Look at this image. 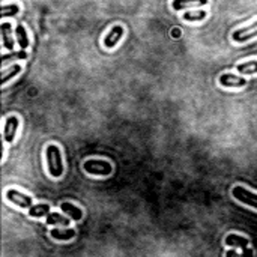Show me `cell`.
I'll return each mask as SVG.
<instances>
[{
	"mask_svg": "<svg viewBox=\"0 0 257 257\" xmlns=\"http://www.w3.org/2000/svg\"><path fill=\"white\" fill-rule=\"evenodd\" d=\"M47 164H48V171L53 178H60L63 173V163H62V155L60 149L56 145H50L47 147Z\"/></svg>",
	"mask_w": 257,
	"mask_h": 257,
	"instance_id": "1",
	"label": "cell"
},
{
	"mask_svg": "<svg viewBox=\"0 0 257 257\" xmlns=\"http://www.w3.org/2000/svg\"><path fill=\"white\" fill-rule=\"evenodd\" d=\"M84 170L91 175H96V176H109L111 173V164L102 160H88L83 164Z\"/></svg>",
	"mask_w": 257,
	"mask_h": 257,
	"instance_id": "2",
	"label": "cell"
},
{
	"mask_svg": "<svg viewBox=\"0 0 257 257\" xmlns=\"http://www.w3.org/2000/svg\"><path fill=\"white\" fill-rule=\"evenodd\" d=\"M232 193H233V197L238 199L239 202H242L244 204H248V206L257 209V194L250 193L244 186H235Z\"/></svg>",
	"mask_w": 257,
	"mask_h": 257,
	"instance_id": "3",
	"label": "cell"
},
{
	"mask_svg": "<svg viewBox=\"0 0 257 257\" xmlns=\"http://www.w3.org/2000/svg\"><path fill=\"white\" fill-rule=\"evenodd\" d=\"M6 199L9 202H12L14 204H17V206H20L23 209H30L33 206V203H32V197L20 193V191H17V190H8L6 191Z\"/></svg>",
	"mask_w": 257,
	"mask_h": 257,
	"instance_id": "4",
	"label": "cell"
},
{
	"mask_svg": "<svg viewBox=\"0 0 257 257\" xmlns=\"http://www.w3.org/2000/svg\"><path fill=\"white\" fill-rule=\"evenodd\" d=\"M257 37V21L247 26V27H242L233 33V41L235 42H247L250 41L251 38Z\"/></svg>",
	"mask_w": 257,
	"mask_h": 257,
	"instance_id": "5",
	"label": "cell"
},
{
	"mask_svg": "<svg viewBox=\"0 0 257 257\" xmlns=\"http://www.w3.org/2000/svg\"><path fill=\"white\" fill-rule=\"evenodd\" d=\"M220 83L221 86H224V88H244L247 84V80L242 77L233 75V74H222L220 77Z\"/></svg>",
	"mask_w": 257,
	"mask_h": 257,
	"instance_id": "6",
	"label": "cell"
},
{
	"mask_svg": "<svg viewBox=\"0 0 257 257\" xmlns=\"http://www.w3.org/2000/svg\"><path fill=\"white\" fill-rule=\"evenodd\" d=\"M17 128H18V117H17V116H9L6 119V124H5V132H3L5 142H8V143L14 142Z\"/></svg>",
	"mask_w": 257,
	"mask_h": 257,
	"instance_id": "7",
	"label": "cell"
},
{
	"mask_svg": "<svg viewBox=\"0 0 257 257\" xmlns=\"http://www.w3.org/2000/svg\"><path fill=\"white\" fill-rule=\"evenodd\" d=\"M122 37H124V27L119 26V24H116V26H113V29L107 33V37H106V39H104V45H106L107 48H113L119 41H121Z\"/></svg>",
	"mask_w": 257,
	"mask_h": 257,
	"instance_id": "8",
	"label": "cell"
},
{
	"mask_svg": "<svg viewBox=\"0 0 257 257\" xmlns=\"http://www.w3.org/2000/svg\"><path fill=\"white\" fill-rule=\"evenodd\" d=\"M226 245H230V247H241L242 251L245 248H248V239L244 238V236H239V235H229L226 238Z\"/></svg>",
	"mask_w": 257,
	"mask_h": 257,
	"instance_id": "9",
	"label": "cell"
},
{
	"mask_svg": "<svg viewBox=\"0 0 257 257\" xmlns=\"http://www.w3.org/2000/svg\"><path fill=\"white\" fill-rule=\"evenodd\" d=\"M0 30H2V35H3V45L5 48L11 50L14 48V39H12V26L9 23H3L2 27H0Z\"/></svg>",
	"mask_w": 257,
	"mask_h": 257,
	"instance_id": "10",
	"label": "cell"
},
{
	"mask_svg": "<svg viewBox=\"0 0 257 257\" xmlns=\"http://www.w3.org/2000/svg\"><path fill=\"white\" fill-rule=\"evenodd\" d=\"M50 214V204L47 203H39V204H33L29 209V215L32 218H39V217H47Z\"/></svg>",
	"mask_w": 257,
	"mask_h": 257,
	"instance_id": "11",
	"label": "cell"
},
{
	"mask_svg": "<svg viewBox=\"0 0 257 257\" xmlns=\"http://www.w3.org/2000/svg\"><path fill=\"white\" fill-rule=\"evenodd\" d=\"M60 209L65 212V214H68L70 217H73L74 220H81V217H83V212H81V209L80 208H77V206H74L73 203H70V202H65V203H62L60 204Z\"/></svg>",
	"mask_w": 257,
	"mask_h": 257,
	"instance_id": "12",
	"label": "cell"
},
{
	"mask_svg": "<svg viewBox=\"0 0 257 257\" xmlns=\"http://www.w3.org/2000/svg\"><path fill=\"white\" fill-rule=\"evenodd\" d=\"M51 236L57 241H70L71 238L75 236V230L74 229H65V230H60V229H53L51 230Z\"/></svg>",
	"mask_w": 257,
	"mask_h": 257,
	"instance_id": "13",
	"label": "cell"
},
{
	"mask_svg": "<svg viewBox=\"0 0 257 257\" xmlns=\"http://www.w3.org/2000/svg\"><path fill=\"white\" fill-rule=\"evenodd\" d=\"M47 224L48 226H55V224H60V226H70V220L68 218H65V217H62L60 214H57V212H50L48 215H47Z\"/></svg>",
	"mask_w": 257,
	"mask_h": 257,
	"instance_id": "14",
	"label": "cell"
},
{
	"mask_svg": "<svg viewBox=\"0 0 257 257\" xmlns=\"http://www.w3.org/2000/svg\"><path fill=\"white\" fill-rule=\"evenodd\" d=\"M15 33H17V41H18L20 47L23 48V51L29 47V38H27V33L23 24H18L15 27Z\"/></svg>",
	"mask_w": 257,
	"mask_h": 257,
	"instance_id": "15",
	"label": "cell"
},
{
	"mask_svg": "<svg viewBox=\"0 0 257 257\" xmlns=\"http://www.w3.org/2000/svg\"><path fill=\"white\" fill-rule=\"evenodd\" d=\"M20 71H21V66H20V65H14V66L9 68V70L2 71V81H0V84H6L11 78H14V77L18 75Z\"/></svg>",
	"mask_w": 257,
	"mask_h": 257,
	"instance_id": "16",
	"label": "cell"
},
{
	"mask_svg": "<svg viewBox=\"0 0 257 257\" xmlns=\"http://www.w3.org/2000/svg\"><path fill=\"white\" fill-rule=\"evenodd\" d=\"M238 71L241 74H256L257 73V60H248L238 66Z\"/></svg>",
	"mask_w": 257,
	"mask_h": 257,
	"instance_id": "17",
	"label": "cell"
},
{
	"mask_svg": "<svg viewBox=\"0 0 257 257\" xmlns=\"http://www.w3.org/2000/svg\"><path fill=\"white\" fill-rule=\"evenodd\" d=\"M204 17H206V12L204 11H196V12L190 11V12L184 14V20H186V21H200V20L204 18Z\"/></svg>",
	"mask_w": 257,
	"mask_h": 257,
	"instance_id": "18",
	"label": "cell"
},
{
	"mask_svg": "<svg viewBox=\"0 0 257 257\" xmlns=\"http://www.w3.org/2000/svg\"><path fill=\"white\" fill-rule=\"evenodd\" d=\"M206 5V0H202V2H173V8L176 11L185 9V8H194V6H202Z\"/></svg>",
	"mask_w": 257,
	"mask_h": 257,
	"instance_id": "19",
	"label": "cell"
},
{
	"mask_svg": "<svg viewBox=\"0 0 257 257\" xmlns=\"http://www.w3.org/2000/svg\"><path fill=\"white\" fill-rule=\"evenodd\" d=\"M20 12V8L17 5H5L0 9V17H12Z\"/></svg>",
	"mask_w": 257,
	"mask_h": 257,
	"instance_id": "20",
	"label": "cell"
},
{
	"mask_svg": "<svg viewBox=\"0 0 257 257\" xmlns=\"http://www.w3.org/2000/svg\"><path fill=\"white\" fill-rule=\"evenodd\" d=\"M12 57H18V59H26L27 55L26 51H21V53H11V55H6V56H2V62L5 63L8 59H12Z\"/></svg>",
	"mask_w": 257,
	"mask_h": 257,
	"instance_id": "21",
	"label": "cell"
},
{
	"mask_svg": "<svg viewBox=\"0 0 257 257\" xmlns=\"http://www.w3.org/2000/svg\"><path fill=\"white\" fill-rule=\"evenodd\" d=\"M253 253H254V251H253L251 248H245V250L242 251V256H241V257H254Z\"/></svg>",
	"mask_w": 257,
	"mask_h": 257,
	"instance_id": "22",
	"label": "cell"
},
{
	"mask_svg": "<svg viewBox=\"0 0 257 257\" xmlns=\"http://www.w3.org/2000/svg\"><path fill=\"white\" fill-rule=\"evenodd\" d=\"M226 257H239V254H238L235 250H230V251L227 253V256H226Z\"/></svg>",
	"mask_w": 257,
	"mask_h": 257,
	"instance_id": "23",
	"label": "cell"
}]
</instances>
